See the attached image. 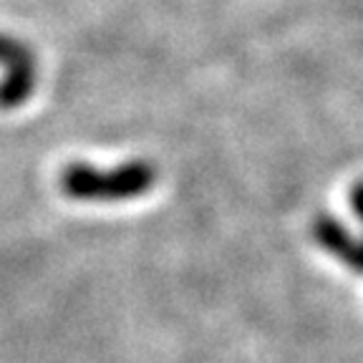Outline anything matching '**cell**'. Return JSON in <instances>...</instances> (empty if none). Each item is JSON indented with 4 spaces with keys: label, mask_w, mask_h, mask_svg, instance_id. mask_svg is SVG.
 <instances>
[{
    "label": "cell",
    "mask_w": 363,
    "mask_h": 363,
    "mask_svg": "<svg viewBox=\"0 0 363 363\" xmlns=\"http://www.w3.org/2000/svg\"><path fill=\"white\" fill-rule=\"evenodd\" d=\"M0 108H18L28 101L35 89V58L23 40L0 33Z\"/></svg>",
    "instance_id": "cell-2"
},
{
    "label": "cell",
    "mask_w": 363,
    "mask_h": 363,
    "mask_svg": "<svg viewBox=\"0 0 363 363\" xmlns=\"http://www.w3.org/2000/svg\"><path fill=\"white\" fill-rule=\"evenodd\" d=\"M154 179L157 172L144 159H131L113 169H96L76 162L63 169L61 189L66 197L81 202H124L147 194L154 187Z\"/></svg>",
    "instance_id": "cell-1"
},
{
    "label": "cell",
    "mask_w": 363,
    "mask_h": 363,
    "mask_svg": "<svg viewBox=\"0 0 363 363\" xmlns=\"http://www.w3.org/2000/svg\"><path fill=\"white\" fill-rule=\"evenodd\" d=\"M351 202L356 215H361L363 220V182H358L351 192ZM313 235H315L318 245L323 250H328L330 255L338 257L346 267H351L353 272H361L363 275V242H356L351 235L338 225V220L323 215L315 217L313 222Z\"/></svg>",
    "instance_id": "cell-3"
}]
</instances>
